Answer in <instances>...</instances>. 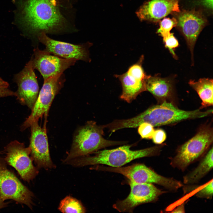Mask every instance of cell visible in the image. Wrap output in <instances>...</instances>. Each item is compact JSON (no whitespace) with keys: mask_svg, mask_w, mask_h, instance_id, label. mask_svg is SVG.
Wrapping results in <instances>:
<instances>
[{"mask_svg":"<svg viewBox=\"0 0 213 213\" xmlns=\"http://www.w3.org/2000/svg\"><path fill=\"white\" fill-rule=\"evenodd\" d=\"M163 42L165 47L168 49L173 57L175 59L177 57L175 53L174 50L179 45L178 40L174 35L173 33H170L167 36L163 37Z\"/></svg>","mask_w":213,"mask_h":213,"instance_id":"603a6c76","label":"cell"},{"mask_svg":"<svg viewBox=\"0 0 213 213\" xmlns=\"http://www.w3.org/2000/svg\"><path fill=\"white\" fill-rule=\"evenodd\" d=\"M180 0H151L145 3L136 12L141 21L156 22L170 14L180 11Z\"/></svg>","mask_w":213,"mask_h":213,"instance_id":"e0dca14e","label":"cell"},{"mask_svg":"<svg viewBox=\"0 0 213 213\" xmlns=\"http://www.w3.org/2000/svg\"><path fill=\"white\" fill-rule=\"evenodd\" d=\"M188 83L197 92L202 101L200 109L212 106V79L204 78H200L197 81L191 80Z\"/></svg>","mask_w":213,"mask_h":213,"instance_id":"d6986e66","label":"cell"},{"mask_svg":"<svg viewBox=\"0 0 213 213\" xmlns=\"http://www.w3.org/2000/svg\"><path fill=\"white\" fill-rule=\"evenodd\" d=\"M38 41L45 47L44 49L49 53L66 59H73L90 62L89 48L90 43L79 44H73L54 40L42 33L37 37Z\"/></svg>","mask_w":213,"mask_h":213,"instance_id":"4fadbf2b","label":"cell"},{"mask_svg":"<svg viewBox=\"0 0 213 213\" xmlns=\"http://www.w3.org/2000/svg\"><path fill=\"white\" fill-rule=\"evenodd\" d=\"M4 159H0V197L12 199L32 209L33 193L7 167Z\"/></svg>","mask_w":213,"mask_h":213,"instance_id":"ba28073f","label":"cell"},{"mask_svg":"<svg viewBox=\"0 0 213 213\" xmlns=\"http://www.w3.org/2000/svg\"><path fill=\"white\" fill-rule=\"evenodd\" d=\"M202 5L209 11H212L213 0H201Z\"/></svg>","mask_w":213,"mask_h":213,"instance_id":"4316f807","label":"cell"},{"mask_svg":"<svg viewBox=\"0 0 213 213\" xmlns=\"http://www.w3.org/2000/svg\"><path fill=\"white\" fill-rule=\"evenodd\" d=\"M128 183L130 188L129 195L113 205L114 209L120 212H132L136 206L154 201L164 193L152 183H138L129 180Z\"/></svg>","mask_w":213,"mask_h":213,"instance_id":"5bb4252c","label":"cell"},{"mask_svg":"<svg viewBox=\"0 0 213 213\" xmlns=\"http://www.w3.org/2000/svg\"><path fill=\"white\" fill-rule=\"evenodd\" d=\"M46 120L43 127L37 121L31 125V135L29 146L30 156L38 168L45 169L55 167L51 159L46 129Z\"/></svg>","mask_w":213,"mask_h":213,"instance_id":"7c38bea8","label":"cell"},{"mask_svg":"<svg viewBox=\"0 0 213 213\" xmlns=\"http://www.w3.org/2000/svg\"><path fill=\"white\" fill-rule=\"evenodd\" d=\"M166 135L164 131L158 129L154 130L152 138L153 142L157 144H161L166 140Z\"/></svg>","mask_w":213,"mask_h":213,"instance_id":"484cf974","label":"cell"},{"mask_svg":"<svg viewBox=\"0 0 213 213\" xmlns=\"http://www.w3.org/2000/svg\"><path fill=\"white\" fill-rule=\"evenodd\" d=\"M31 60L34 69L38 71L44 80L63 73L77 61L61 58L38 48L34 49V57Z\"/></svg>","mask_w":213,"mask_h":213,"instance_id":"9a60e30c","label":"cell"},{"mask_svg":"<svg viewBox=\"0 0 213 213\" xmlns=\"http://www.w3.org/2000/svg\"><path fill=\"white\" fill-rule=\"evenodd\" d=\"M177 21L174 17L172 18H165L159 23V27L157 33L162 38L170 33V31L174 27L176 26Z\"/></svg>","mask_w":213,"mask_h":213,"instance_id":"7402d4cb","label":"cell"},{"mask_svg":"<svg viewBox=\"0 0 213 213\" xmlns=\"http://www.w3.org/2000/svg\"><path fill=\"white\" fill-rule=\"evenodd\" d=\"M9 86L8 83L0 77V87L8 88Z\"/></svg>","mask_w":213,"mask_h":213,"instance_id":"f1b7e54d","label":"cell"},{"mask_svg":"<svg viewBox=\"0 0 213 213\" xmlns=\"http://www.w3.org/2000/svg\"><path fill=\"white\" fill-rule=\"evenodd\" d=\"M58 209L63 213H84L86 212L80 201L70 196H67L61 201Z\"/></svg>","mask_w":213,"mask_h":213,"instance_id":"44dd1931","label":"cell"},{"mask_svg":"<svg viewBox=\"0 0 213 213\" xmlns=\"http://www.w3.org/2000/svg\"><path fill=\"white\" fill-rule=\"evenodd\" d=\"M146 91L162 102L167 101L174 95V82L170 78L148 75L146 80Z\"/></svg>","mask_w":213,"mask_h":213,"instance_id":"ac0fdd59","label":"cell"},{"mask_svg":"<svg viewBox=\"0 0 213 213\" xmlns=\"http://www.w3.org/2000/svg\"><path fill=\"white\" fill-rule=\"evenodd\" d=\"M92 169L120 174L129 181L138 183H154L170 190L175 191L183 186L180 181L159 175L142 164L117 167L95 165Z\"/></svg>","mask_w":213,"mask_h":213,"instance_id":"8992f818","label":"cell"},{"mask_svg":"<svg viewBox=\"0 0 213 213\" xmlns=\"http://www.w3.org/2000/svg\"><path fill=\"white\" fill-rule=\"evenodd\" d=\"M104 125L93 121L88 122L79 128L74 136L71 149L64 163L77 158L88 156L101 149L121 145L125 142L108 140L104 138Z\"/></svg>","mask_w":213,"mask_h":213,"instance_id":"277c9868","label":"cell"},{"mask_svg":"<svg viewBox=\"0 0 213 213\" xmlns=\"http://www.w3.org/2000/svg\"><path fill=\"white\" fill-rule=\"evenodd\" d=\"M163 145L156 146L136 150H131V145H124L109 150L96 151L92 156L88 155L77 158L66 164L75 167L104 164L117 167H121L136 159L158 155Z\"/></svg>","mask_w":213,"mask_h":213,"instance_id":"3957f363","label":"cell"},{"mask_svg":"<svg viewBox=\"0 0 213 213\" xmlns=\"http://www.w3.org/2000/svg\"><path fill=\"white\" fill-rule=\"evenodd\" d=\"M172 212L175 213H184L185 209L184 204H182L178 206L177 208L172 211Z\"/></svg>","mask_w":213,"mask_h":213,"instance_id":"83f0119b","label":"cell"},{"mask_svg":"<svg viewBox=\"0 0 213 213\" xmlns=\"http://www.w3.org/2000/svg\"><path fill=\"white\" fill-rule=\"evenodd\" d=\"M4 200L0 197V209L4 208L7 206V203L4 202Z\"/></svg>","mask_w":213,"mask_h":213,"instance_id":"f546056e","label":"cell"},{"mask_svg":"<svg viewBox=\"0 0 213 213\" xmlns=\"http://www.w3.org/2000/svg\"><path fill=\"white\" fill-rule=\"evenodd\" d=\"M172 14L177 21L176 27L184 37L190 50L193 64L195 44L200 33L207 24V20L201 10L194 9L182 10Z\"/></svg>","mask_w":213,"mask_h":213,"instance_id":"9c48e42d","label":"cell"},{"mask_svg":"<svg viewBox=\"0 0 213 213\" xmlns=\"http://www.w3.org/2000/svg\"><path fill=\"white\" fill-rule=\"evenodd\" d=\"M200 109L192 111L181 109L169 101L152 106L145 111L132 118L117 120L116 126L118 130L138 127L147 122L154 127L175 124L186 120L200 118L208 116L213 113V110L205 111Z\"/></svg>","mask_w":213,"mask_h":213,"instance_id":"7a4b0ae2","label":"cell"},{"mask_svg":"<svg viewBox=\"0 0 213 213\" xmlns=\"http://www.w3.org/2000/svg\"><path fill=\"white\" fill-rule=\"evenodd\" d=\"M72 8L69 0H25L21 6V22L37 37L43 33L70 32L74 31L69 17Z\"/></svg>","mask_w":213,"mask_h":213,"instance_id":"6da1fadb","label":"cell"},{"mask_svg":"<svg viewBox=\"0 0 213 213\" xmlns=\"http://www.w3.org/2000/svg\"><path fill=\"white\" fill-rule=\"evenodd\" d=\"M31 59L17 74L16 79L18 89L17 99L21 103L32 110L37 99L39 86Z\"/></svg>","mask_w":213,"mask_h":213,"instance_id":"2e32d148","label":"cell"},{"mask_svg":"<svg viewBox=\"0 0 213 213\" xmlns=\"http://www.w3.org/2000/svg\"><path fill=\"white\" fill-rule=\"evenodd\" d=\"M4 151L6 162L14 168L24 180L29 182L37 175L38 170L30 156L29 147H26L23 143L15 140L4 147Z\"/></svg>","mask_w":213,"mask_h":213,"instance_id":"30bf717a","label":"cell"},{"mask_svg":"<svg viewBox=\"0 0 213 213\" xmlns=\"http://www.w3.org/2000/svg\"><path fill=\"white\" fill-rule=\"evenodd\" d=\"M213 147H212L199 165L184 177V183H196L211 170L213 167Z\"/></svg>","mask_w":213,"mask_h":213,"instance_id":"ffe728a7","label":"cell"},{"mask_svg":"<svg viewBox=\"0 0 213 213\" xmlns=\"http://www.w3.org/2000/svg\"><path fill=\"white\" fill-rule=\"evenodd\" d=\"M138 127V132L142 138L152 139L155 130L152 125L148 123L144 122Z\"/></svg>","mask_w":213,"mask_h":213,"instance_id":"cb8c5ba5","label":"cell"},{"mask_svg":"<svg viewBox=\"0 0 213 213\" xmlns=\"http://www.w3.org/2000/svg\"><path fill=\"white\" fill-rule=\"evenodd\" d=\"M0 153H1V152H0Z\"/></svg>","mask_w":213,"mask_h":213,"instance_id":"4dcf8cb0","label":"cell"},{"mask_svg":"<svg viewBox=\"0 0 213 213\" xmlns=\"http://www.w3.org/2000/svg\"><path fill=\"white\" fill-rule=\"evenodd\" d=\"M213 180L204 185L196 193V196L200 198H211L213 195Z\"/></svg>","mask_w":213,"mask_h":213,"instance_id":"d4e9b609","label":"cell"},{"mask_svg":"<svg viewBox=\"0 0 213 213\" xmlns=\"http://www.w3.org/2000/svg\"><path fill=\"white\" fill-rule=\"evenodd\" d=\"M43 86L32 112L22 125L21 130H24L30 127L34 122L44 116L46 120L52 102L63 86L65 80L63 73L44 80Z\"/></svg>","mask_w":213,"mask_h":213,"instance_id":"52a82bcc","label":"cell"},{"mask_svg":"<svg viewBox=\"0 0 213 213\" xmlns=\"http://www.w3.org/2000/svg\"><path fill=\"white\" fill-rule=\"evenodd\" d=\"M213 128L209 125L201 127L197 133L178 149L171 165L182 170L202 156L212 144Z\"/></svg>","mask_w":213,"mask_h":213,"instance_id":"5b68a950","label":"cell"},{"mask_svg":"<svg viewBox=\"0 0 213 213\" xmlns=\"http://www.w3.org/2000/svg\"><path fill=\"white\" fill-rule=\"evenodd\" d=\"M144 58L142 55L138 61L130 66L125 73L114 75L122 86L120 98L128 103H131L139 94L146 91V80L148 75L142 66Z\"/></svg>","mask_w":213,"mask_h":213,"instance_id":"8fae6325","label":"cell"}]
</instances>
